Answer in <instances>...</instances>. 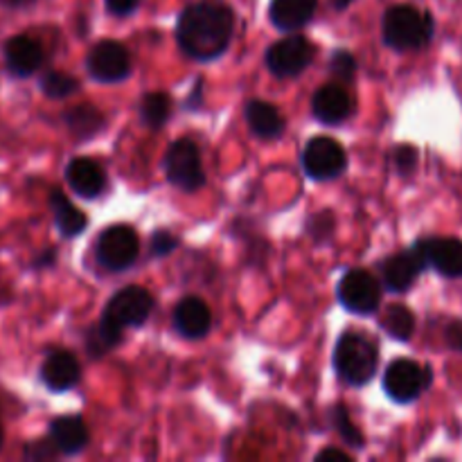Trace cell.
Returning <instances> with one entry per match:
<instances>
[{"mask_svg":"<svg viewBox=\"0 0 462 462\" xmlns=\"http://www.w3.org/2000/svg\"><path fill=\"white\" fill-rule=\"evenodd\" d=\"M235 12L219 0H199L180 12L176 41L188 57L212 61L228 50L235 36Z\"/></svg>","mask_w":462,"mask_h":462,"instance_id":"obj_1","label":"cell"},{"mask_svg":"<svg viewBox=\"0 0 462 462\" xmlns=\"http://www.w3.org/2000/svg\"><path fill=\"white\" fill-rule=\"evenodd\" d=\"M382 32L388 48L400 50V52L422 50L431 43L436 34V21L431 14L413 5H393L383 14Z\"/></svg>","mask_w":462,"mask_h":462,"instance_id":"obj_2","label":"cell"},{"mask_svg":"<svg viewBox=\"0 0 462 462\" xmlns=\"http://www.w3.org/2000/svg\"><path fill=\"white\" fill-rule=\"evenodd\" d=\"M379 365L377 346L364 334H343L334 347V370L347 386H365Z\"/></svg>","mask_w":462,"mask_h":462,"instance_id":"obj_3","label":"cell"},{"mask_svg":"<svg viewBox=\"0 0 462 462\" xmlns=\"http://www.w3.org/2000/svg\"><path fill=\"white\" fill-rule=\"evenodd\" d=\"M162 171H165L167 180L183 192H199L206 185L201 152H199L197 143L188 138L176 140L167 149L165 158H162Z\"/></svg>","mask_w":462,"mask_h":462,"instance_id":"obj_4","label":"cell"},{"mask_svg":"<svg viewBox=\"0 0 462 462\" xmlns=\"http://www.w3.org/2000/svg\"><path fill=\"white\" fill-rule=\"evenodd\" d=\"M433 383V370L411 359H397L383 373V391L397 404H411Z\"/></svg>","mask_w":462,"mask_h":462,"instance_id":"obj_5","label":"cell"},{"mask_svg":"<svg viewBox=\"0 0 462 462\" xmlns=\"http://www.w3.org/2000/svg\"><path fill=\"white\" fill-rule=\"evenodd\" d=\"M140 255V239L126 224H116L104 230L95 244V257L99 266L113 273L126 271Z\"/></svg>","mask_w":462,"mask_h":462,"instance_id":"obj_6","label":"cell"},{"mask_svg":"<svg viewBox=\"0 0 462 462\" xmlns=\"http://www.w3.org/2000/svg\"><path fill=\"white\" fill-rule=\"evenodd\" d=\"M316 59V45L311 43L307 36L291 34L284 36L282 41L271 45L266 50V68L273 72L280 79H289V77H298L311 66Z\"/></svg>","mask_w":462,"mask_h":462,"instance_id":"obj_7","label":"cell"},{"mask_svg":"<svg viewBox=\"0 0 462 462\" xmlns=\"http://www.w3.org/2000/svg\"><path fill=\"white\" fill-rule=\"evenodd\" d=\"M337 296L352 314L373 316L382 305V282L368 271L350 269L338 282Z\"/></svg>","mask_w":462,"mask_h":462,"instance_id":"obj_8","label":"cell"},{"mask_svg":"<svg viewBox=\"0 0 462 462\" xmlns=\"http://www.w3.org/2000/svg\"><path fill=\"white\" fill-rule=\"evenodd\" d=\"M153 311V296L143 287H125L104 307L102 319L116 328H140L149 320Z\"/></svg>","mask_w":462,"mask_h":462,"instance_id":"obj_9","label":"cell"},{"mask_svg":"<svg viewBox=\"0 0 462 462\" xmlns=\"http://www.w3.org/2000/svg\"><path fill=\"white\" fill-rule=\"evenodd\" d=\"M302 167L314 180L338 179L347 170L346 149L329 135H316L305 144Z\"/></svg>","mask_w":462,"mask_h":462,"instance_id":"obj_10","label":"cell"},{"mask_svg":"<svg viewBox=\"0 0 462 462\" xmlns=\"http://www.w3.org/2000/svg\"><path fill=\"white\" fill-rule=\"evenodd\" d=\"M86 70L95 81H102V84L125 81L131 75L129 50L117 41H99L86 57Z\"/></svg>","mask_w":462,"mask_h":462,"instance_id":"obj_11","label":"cell"},{"mask_svg":"<svg viewBox=\"0 0 462 462\" xmlns=\"http://www.w3.org/2000/svg\"><path fill=\"white\" fill-rule=\"evenodd\" d=\"M429 269L427 253H424L422 242H415L406 251L395 253L382 262V282L386 289L395 293L409 291L415 284V280Z\"/></svg>","mask_w":462,"mask_h":462,"instance_id":"obj_12","label":"cell"},{"mask_svg":"<svg viewBox=\"0 0 462 462\" xmlns=\"http://www.w3.org/2000/svg\"><path fill=\"white\" fill-rule=\"evenodd\" d=\"M5 70L16 79H27L45 63V50L34 36L14 34L3 43Z\"/></svg>","mask_w":462,"mask_h":462,"instance_id":"obj_13","label":"cell"},{"mask_svg":"<svg viewBox=\"0 0 462 462\" xmlns=\"http://www.w3.org/2000/svg\"><path fill=\"white\" fill-rule=\"evenodd\" d=\"M39 377L50 393H66L79 383L81 365L72 352L52 350L41 364Z\"/></svg>","mask_w":462,"mask_h":462,"instance_id":"obj_14","label":"cell"},{"mask_svg":"<svg viewBox=\"0 0 462 462\" xmlns=\"http://www.w3.org/2000/svg\"><path fill=\"white\" fill-rule=\"evenodd\" d=\"M311 113L323 125H341L355 113V102L341 81L320 86L311 97Z\"/></svg>","mask_w":462,"mask_h":462,"instance_id":"obj_15","label":"cell"},{"mask_svg":"<svg viewBox=\"0 0 462 462\" xmlns=\"http://www.w3.org/2000/svg\"><path fill=\"white\" fill-rule=\"evenodd\" d=\"M427 253L429 266L451 280L462 278V239L458 237H429L420 239Z\"/></svg>","mask_w":462,"mask_h":462,"instance_id":"obj_16","label":"cell"},{"mask_svg":"<svg viewBox=\"0 0 462 462\" xmlns=\"http://www.w3.org/2000/svg\"><path fill=\"white\" fill-rule=\"evenodd\" d=\"M50 440L61 456H77L88 447V427L81 415H59L50 422Z\"/></svg>","mask_w":462,"mask_h":462,"instance_id":"obj_17","label":"cell"},{"mask_svg":"<svg viewBox=\"0 0 462 462\" xmlns=\"http://www.w3.org/2000/svg\"><path fill=\"white\" fill-rule=\"evenodd\" d=\"M174 328L185 338H203L212 329V311L201 298L188 296L176 305Z\"/></svg>","mask_w":462,"mask_h":462,"instance_id":"obj_18","label":"cell"},{"mask_svg":"<svg viewBox=\"0 0 462 462\" xmlns=\"http://www.w3.org/2000/svg\"><path fill=\"white\" fill-rule=\"evenodd\" d=\"M66 180L72 192L81 199H95L102 194L106 179L104 170L90 158H75L66 167Z\"/></svg>","mask_w":462,"mask_h":462,"instance_id":"obj_19","label":"cell"},{"mask_svg":"<svg viewBox=\"0 0 462 462\" xmlns=\"http://www.w3.org/2000/svg\"><path fill=\"white\" fill-rule=\"evenodd\" d=\"M244 117H246L248 129L262 140H278L287 129L282 113L264 99H251L244 108Z\"/></svg>","mask_w":462,"mask_h":462,"instance_id":"obj_20","label":"cell"},{"mask_svg":"<svg viewBox=\"0 0 462 462\" xmlns=\"http://www.w3.org/2000/svg\"><path fill=\"white\" fill-rule=\"evenodd\" d=\"M319 0H271L269 18L278 30H302L314 18Z\"/></svg>","mask_w":462,"mask_h":462,"instance_id":"obj_21","label":"cell"},{"mask_svg":"<svg viewBox=\"0 0 462 462\" xmlns=\"http://www.w3.org/2000/svg\"><path fill=\"white\" fill-rule=\"evenodd\" d=\"M50 210H52L54 226H57V230L61 233V237H77V235L84 233L86 226H88V217H86L79 208L72 206L70 199H68L59 188H54L52 192H50Z\"/></svg>","mask_w":462,"mask_h":462,"instance_id":"obj_22","label":"cell"},{"mask_svg":"<svg viewBox=\"0 0 462 462\" xmlns=\"http://www.w3.org/2000/svg\"><path fill=\"white\" fill-rule=\"evenodd\" d=\"M63 122H66L68 131L75 135V140L84 143V140H93L99 131H104L106 120L102 113L90 104H79V106H70L63 111Z\"/></svg>","mask_w":462,"mask_h":462,"instance_id":"obj_23","label":"cell"},{"mask_svg":"<svg viewBox=\"0 0 462 462\" xmlns=\"http://www.w3.org/2000/svg\"><path fill=\"white\" fill-rule=\"evenodd\" d=\"M383 332L388 334L395 341L406 343L415 332V316L409 307L404 305H391L386 311H383L382 320H379Z\"/></svg>","mask_w":462,"mask_h":462,"instance_id":"obj_24","label":"cell"},{"mask_svg":"<svg viewBox=\"0 0 462 462\" xmlns=\"http://www.w3.org/2000/svg\"><path fill=\"white\" fill-rule=\"evenodd\" d=\"M122 343V329L111 325L108 320H99L93 329L86 337V350L93 359H99L106 352H111L113 347H117Z\"/></svg>","mask_w":462,"mask_h":462,"instance_id":"obj_25","label":"cell"},{"mask_svg":"<svg viewBox=\"0 0 462 462\" xmlns=\"http://www.w3.org/2000/svg\"><path fill=\"white\" fill-rule=\"evenodd\" d=\"M171 116V97L167 93H147L140 99V117L152 129H161Z\"/></svg>","mask_w":462,"mask_h":462,"instance_id":"obj_26","label":"cell"},{"mask_svg":"<svg viewBox=\"0 0 462 462\" xmlns=\"http://www.w3.org/2000/svg\"><path fill=\"white\" fill-rule=\"evenodd\" d=\"M39 86H41V93H43L48 99H66L70 97L72 93L79 90V81H77L72 75H68V72H61V70L43 72Z\"/></svg>","mask_w":462,"mask_h":462,"instance_id":"obj_27","label":"cell"},{"mask_svg":"<svg viewBox=\"0 0 462 462\" xmlns=\"http://www.w3.org/2000/svg\"><path fill=\"white\" fill-rule=\"evenodd\" d=\"M329 418H332V424L337 427L338 436H341V440L346 442L347 447H352V449H364L365 447L364 433L355 427V422L350 420V413H347L346 406L343 404L334 406L332 413H329Z\"/></svg>","mask_w":462,"mask_h":462,"instance_id":"obj_28","label":"cell"},{"mask_svg":"<svg viewBox=\"0 0 462 462\" xmlns=\"http://www.w3.org/2000/svg\"><path fill=\"white\" fill-rule=\"evenodd\" d=\"M356 59L352 57L347 50H337V52L332 54V59H329V72H332L334 77H337V81H341V84H347V81L355 79L356 75Z\"/></svg>","mask_w":462,"mask_h":462,"instance_id":"obj_29","label":"cell"},{"mask_svg":"<svg viewBox=\"0 0 462 462\" xmlns=\"http://www.w3.org/2000/svg\"><path fill=\"white\" fill-rule=\"evenodd\" d=\"M393 165H395V171L402 176L413 174L415 167H418V149L413 144H397L393 149Z\"/></svg>","mask_w":462,"mask_h":462,"instance_id":"obj_30","label":"cell"},{"mask_svg":"<svg viewBox=\"0 0 462 462\" xmlns=\"http://www.w3.org/2000/svg\"><path fill=\"white\" fill-rule=\"evenodd\" d=\"M334 224H337V221H334V215L329 210L316 212V215H311L310 221H307V233H310L316 242H325V239L334 233Z\"/></svg>","mask_w":462,"mask_h":462,"instance_id":"obj_31","label":"cell"},{"mask_svg":"<svg viewBox=\"0 0 462 462\" xmlns=\"http://www.w3.org/2000/svg\"><path fill=\"white\" fill-rule=\"evenodd\" d=\"M57 456H61V454H59V449L54 447V442L50 440V438L48 440L30 442V445H25V449H23V458L34 460V462L52 460V458H57Z\"/></svg>","mask_w":462,"mask_h":462,"instance_id":"obj_32","label":"cell"},{"mask_svg":"<svg viewBox=\"0 0 462 462\" xmlns=\"http://www.w3.org/2000/svg\"><path fill=\"white\" fill-rule=\"evenodd\" d=\"M179 246V239L170 233V230H156L152 235V253L156 257H165L170 255L171 251H176Z\"/></svg>","mask_w":462,"mask_h":462,"instance_id":"obj_33","label":"cell"},{"mask_svg":"<svg viewBox=\"0 0 462 462\" xmlns=\"http://www.w3.org/2000/svg\"><path fill=\"white\" fill-rule=\"evenodd\" d=\"M104 3H106L108 12L116 14V16H129L138 9L140 0H104Z\"/></svg>","mask_w":462,"mask_h":462,"instance_id":"obj_34","label":"cell"},{"mask_svg":"<svg viewBox=\"0 0 462 462\" xmlns=\"http://www.w3.org/2000/svg\"><path fill=\"white\" fill-rule=\"evenodd\" d=\"M54 264H57V248H45L43 253H39V255L32 260V269L34 271L52 269Z\"/></svg>","mask_w":462,"mask_h":462,"instance_id":"obj_35","label":"cell"},{"mask_svg":"<svg viewBox=\"0 0 462 462\" xmlns=\"http://www.w3.org/2000/svg\"><path fill=\"white\" fill-rule=\"evenodd\" d=\"M316 460L319 462H328V460H337V462H350V456L346 451L337 449V447H329V449H323L316 454Z\"/></svg>","mask_w":462,"mask_h":462,"instance_id":"obj_36","label":"cell"},{"mask_svg":"<svg viewBox=\"0 0 462 462\" xmlns=\"http://www.w3.org/2000/svg\"><path fill=\"white\" fill-rule=\"evenodd\" d=\"M447 341L451 343V347L462 352V323L449 325V329H447Z\"/></svg>","mask_w":462,"mask_h":462,"instance_id":"obj_37","label":"cell"},{"mask_svg":"<svg viewBox=\"0 0 462 462\" xmlns=\"http://www.w3.org/2000/svg\"><path fill=\"white\" fill-rule=\"evenodd\" d=\"M3 5L9 9H25L34 5V0H3Z\"/></svg>","mask_w":462,"mask_h":462,"instance_id":"obj_38","label":"cell"},{"mask_svg":"<svg viewBox=\"0 0 462 462\" xmlns=\"http://www.w3.org/2000/svg\"><path fill=\"white\" fill-rule=\"evenodd\" d=\"M352 3H355V0H329V5H332L337 12H346Z\"/></svg>","mask_w":462,"mask_h":462,"instance_id":"obj_39","label":"cell"},{"mask_svg":"<svg viewBox=\"0 0 462 462\" xmlns=\"http://www.w3.org/2000/svg\"><path fill=\"white\" fill-rule=\"evenodd\" d=\"M5 445V431H3V424H0V449H3Z\"/></svg>","mask_w":462,"mask_h":462,"instance_id":"obj_40","label":"cell"}]
</instances>
